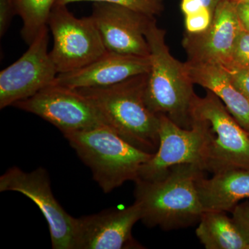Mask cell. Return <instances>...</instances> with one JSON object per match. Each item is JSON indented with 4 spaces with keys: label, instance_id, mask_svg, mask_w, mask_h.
Here are the masks:
<instances>
[{
    "label": "cell",
    "instance_id": "6da1fadb",
    "mask_svg": "<svg viewBox=\"0 0 249 249\" xmlns=\"http://www.w3.org/2000/svg\"><path fill=\"white\" fill-rule=\"evenodd\" d=\"M205 171L199 165L185 163L172 167L163 176L153 180L137 179L135 201L147 227L163 231L191 227L205 212L197 183Z\"/></svg>",
    "mask_w": 249,
    "mask_h": 249
},
{
    "label": "cell",
    "instance_id": "7a4b0ae2",
    "mask_svg": "<svg viewBox=\"0 0 249 249\" xmlns=\"http://www.w3.org/2000/svg\"><path fill=\"white\" fill-rule=\"evenodd\" d=\"M148 73L101 88L76 89L92 103L106 124L134 147L154 154L160 145V116L147 106Z\"/></svg>",
    "mask_w": 249,
    "mask_h": 249
},
{
    "label": "cell",
    "instance_id": "3957f363",
    "mask_svg": "<svg viewBox=\"0 0 249 249\" xmlns=\"http://www.w3.org/2000/svg\"><path fill=\"white\" fill-rule=\"evenodd\" d=\"M145 36L151 64L145 93L147 106L157 115L163 114L180 127L191 129V106L196 93L186 63L170 53L165 31L157 26L155 18L149 23Z\"/></svg>",
    "mask_w": 249,
    "mask_h": 249
},
{
    "label": "cell",
    "instance_id": "277c9868",
    "mask_svg": "<svg viewBox=\"0 0 249 249\" xmlns=\"http://www.w3.org/2000/svg\"><path fill=\"white\" fill-rule=\"evenodd\" d=\"M191 128L201 141V167L213 174L231 168L249 170V133L222 101L207 90L192 103Z\"/></svg>",
    "mask_w": 249,
    "mask_h": 249
},
{
    "label": "cell",
    "instance_id": "5b68a950",
    "mask_svg": "<svg viewBox=\"0 0 249 249\" xmlns=\"http://www.w3.org/2000/svg\"><path fill=\"white\" fill-rule=\"evenodd\" d=\"M63 136L105 193L135 181L153 155L134 147L107 125Z\"/></svg>",
    "mask_w": 249,
    "mask_h": 249
},
{
    "label": "cell",
    "instance_id": "8992f818",
    "mask_svg": "<svg viewBox=\"0 0 249 249\" xmlns=\"http://www.w3.org/2000/svg\"><path fill=\"white\" fill-rule=\"evenodd\" d=\"M47 26L53 37L49 53L58 74L80 70L107 53L91 16L78 18L67 5L55 4Z\"/></svg>",
    "mask_w": 249,
    "mask_h": 249
},
{
    "label": "cell",
    "instance_id": "52a82bcc",
    "mask_svg": "<svg viewBox=\"0 0 249 249\" xmlns=\"http://www.w3.org/2000/svg\"><path fill=\"white\" fill-rule=\"evenodd\" d=\"M13 106L38 116L62 134L107 125L92 103L78 90L53 83Z\"/></svg>",
    "mask_w": 249,
    "mask_h": 249
},
{
    "label": "cell",
    "instance_id": "ba28073f",
    "mask_svg": "<svg viewBox=\"0 0 249 249\" xmlns=\"http://www.w3.org/2000/svg\"><path fill=\"white\" fill-rule=\"evenodd\" d=\"M14 191L34 201L49 228L53 249H73L76 218L67 213L54 197L47 170L24 172L12 167L0 177V192Z\"/></svg>",
    "mask_w": 249,
    "mask_h": 249
},
{
    "label": "cell",
    "instance_id": "9c48e42d",
    "mask_svg": "<svg viewBox=\"0 0 249 249\" xmlns=\"http://www.w3.org/2000/svg\"><path fill=\"white\" fill-rule=\"evenodd\" d=\"M48 26L17 61L0 72V109L13 106L52 85L58 72L48 52Z\"/></svg>",
    "mask_w": 249,
    "mask_h": 249
},
{
    "label": "cell",
    "instance_id": "30bf717a",
    "mask_svg": "<svg viewBox=\"0 0 249 249\" xmlns=\"http://www.w3.org/2000/svg\"><path fill=\"white\" fill-rule=\"evenodd\" d=\"M142 211L136 202L124 209L105 210L76 218L73 249H142L132 236Z\"/></svg>",
    "mask_w": 249,
    "mask_h": 249
},
{
    "label": "cell",
    "instance_id": "8fae6325",
    "mask_svg": "<svg viewBox=\"0 0 249 249\" xmlns=\"http://www.w3.org/2000/svg\"><path fill=\"white\" fill-rule=\"evenodd\" d=\"M91 16L108 52L150 56L145 32L155 17L121 5L106 2H93Z\"/></svg>",
    "mask_w": 249,
    "mask_h": 249
},
{
    "label": "cell",
    "instance_id": "7c38bea8",
    "mask_svg": "<svg viewBox=\"0 0 249 249\" xmlns=\"http://www.w3.org/2000/svg\"><path fill=\"white\" fill-rule=\"evenodd\" d=\"M242 31L235 3L221 0L214 9L212 22L206 31L185 34L182 45L188 55L187 62L230 66Z\"/></svg>",
    "mask_w": 249,
    "mask_h": 249
},
{
    "label": "cell",
    "instance_id": "4fadbf2b",
    "mask_svg": "<svg viewBox=\"0 0 249 249\" xmlns=\"http://www.w3.org/2000/svg\"><path fill=\"white\" fill-rule=\"evenodd\" d=\"M159 116L158 150L142 165L137 179H155L164 175L172 167L185 163H194L202 168L201 141L198 131L194 127L183 128L166 116Z\"/></svg>",
    "mask_w": 249,
    "mask_h": 249
},
{
    "label": "cell",
    "instance_id": "5bb4252c",
    "mask_svg": "<svg viewBox=\"0 0 249 249\" xmlns=\"http://www.w3.org/2000/svg\"><path fill=\"white\" fill-rule=\"evenodd\" d=\"M150 65V56L107 51L101 58L80 70L59 73L53 83L74 89L110 86L131 77L149 73Z\"/></svg>",
    "mask_w": 249,
    "mask_h": 249
},
{
    "label": "cell",
    "instance_id": "9a60e30c",
    "mask_svg": "<svg viewBox=\"0 0 249 249\" xmlns=\"http://www.w3.org/2000/svg\"><path fill=\"white\" fill-rule=\"evenodd\" d=\"M186 63L193 83L216 95L237 123L249 132V98L236 86L227 69L218 64Z\"/></svg>",
    "mask_w": 249,
    "mask_h": 249
},
{
    "label": "cell",
    "instance_id": "2e32d148",
    "mask_svg": "<svg viewBox=\"0 0 249 249\" xmlns=\"http://www.w3.org/2000/svg\"><path fill=\"white\" fill-rule=\"evenodd\" d=\"M199 178L198 193L204 211L231 212L241 200L249 198V170L231 168Z\"/></svg>",
    "mask_w": 249,
    "mask_h": 249
},
{
    "label": "cell",
    "instance_id": "e0dca14e",
    "mask_svg": "<svg viewBox=\"0 0 249 249\" xmlns=\"http://www.w3.org/2000/svg\"><path fill=\"white\" fill-rule=\"evenodd\" d=\"M196 235L206 249H249V238L227 212L205 211Z\"/></svg>",
    "mask_w": 249,
    "mask_h": 249
},
{
    "label": "cell",
    "instance_id": "ac0fdd59",
    "mask_svg": "<svg viewBox=\"0 0 249 249\" xmlns=\"http://www.w3.org/2000/svg\"><path fill=\"white\" fill-rule=\"evenodd\" d=\"M56 0H17L16 15L22 18L21 36L30 45L39 33L47 26L51 12Z\"/></svg>",
    "mask_w": 249,
    "mask_h": 249
},
{
    "label": "cell",
    "instance_id": "d6986e66",
    "mask_svg": "<svg viewBox=\"0 0 249 249\" xmlns=\"http://www.w3.org/2000/svg\"><path fill=\"white\" fill-rule=\"evenodd\" d=\"M77 1H93L121 5L152 17L161 14L164 7L163 0H56L55 4L67 5Z\"/></svg>",
    "mask_w": 249,
    "mask_h": 249
},
{
    "label": "cell",
    "instance_id": "ffe728a7",
    "mask_svg": "<svg viewBox=\"0 0 249 249\" xmlns=\"http://www.w3.org/2000/svg\"><path fill=\"white\" fill-rule=\"evenodd\" d=\"M213 14L209 8L203 6L197 12L185 16L187 34H199L206 31L212 22Z\"/></svg>",
    "mask_w": 249,
    "mask_h": 249
},
{
    "label": "cell",
    "instance_id": "44dd1931",
    "mask_svg": "<svg viewBox=\"0 0 249 249\" xmlns=\"http://www.w3.org/2000/svg\"><path fill=\"white\" fill-rule=\"evenodd\" d=\"M230 67L243 69L249 71V32L241 31L236 43Z\"/></svg>",
    "mask_w": 249,
    "mask_h": 249
},
{
    "label": "cell",
    "instance_id": "7402d4cb",
    "mask_svg": "<svg viewBox=\"0 0 249 249\" xmlns=\"http://www.w3.org/2000/svg\"><path fill=\"white\" fill-rule=\"evenodd\" d=\"M17 0H0V36L2 37L8 31L11 21L16 16Z\"/></svg>",
    "mask_w": 249,
    "mask_h": 249
},
{
    "label": "cell",
    "instance_id": "603a6c76",
    "mask_svg": "<svg viewBox=\"0 0 249 249\" xmlns=\"http://www.w3.org/2000/svg\"><path fill=\"white\" fill-rule=\"evenodd\" d=\"M231 213L234 222L249 238V202L237 204Z\"/></svg>",
    "mask_w": 249,
    "mask_h": 249
},
{
    "label": "cell",
    "instance_id": "cb8c5ba5",
    "mask_svg": "<svg viewBox=\"0 0 249 249\" xmlns=\"http://www.w3.org/2000/svg\"><path fill=\"white\" fill-rule=\"evenodd\" d=\"M236 86L249 98V71L237 67H225Z\"/></svg>",
    "mask_w": 249,
    "mask_h": 249
},
{
    "label": "cell",
    "instance_id": "d4e9b609",
    "mask_svg": "<svg viewBox=\"0 0 249 249\" xmlns=\"http://www.w3.org/2000/svg\"><path fill=\"white\" fill-rule=\"evenodd\" d=\"M235 4L242 29L249 32V2L240 1L235 3Z\"/></svg>",
    "mask_w": 249,
    "mask_h": 249
},
{
    "label": "cell",
    "instance_id": "484cf974",
    "mask_svg": "<svg viewBox=\"0 0 249 249\" xmlns=\"http://www.w3.org/2000/svg\"><path fill=\"white\" fill-rule=\"evenodd\" d=\"M203 6L200 0H181V9L184 16L197 12Z\"/></svg>",
    "mask_w": 249,
    "mask_h": 249
},
{
    "label": "cell",
    "instance_id": "4316f807",
    "mask_svg": "<svg viewBox=\"0 0 249 249\" xmlns=\"http://www.w3.org/2000/svg\"><path fill=\"white\" fill-rule=\"evenodd\" d=\"M203 4L206 7L209 8L211 11H213L215 9L216 6L219 4L221 0H200Z\"/></svg>",
    "mask_w": 249,
    "mask_h": 249
},
{
    "label": "cell",
    "instance_id": "83f0119b",
    "mask_svg": "<svg viewBox=\"0 0 249 249\" xmlns=\"http://www.w3.org/2000/svg\"><path fill=\"white\" fill-rule=\"evenodd\" d=\"M230 1L235 3L240 2V1H247V2H249V0H230Z\"/></svg>",
    "mask_w": 249,
    "mask_h": 249
},
{
    "label": "cell",
    "instance_id": "f1b7e54d",
    "mask_svg": "<svg viewBox=\"0 0 249 249\" xmlns=\"http://www.w3.org/2000/svg\"></svg>",
    "mask_w": 249,
    "mask_h": 249
}]
</instances>
